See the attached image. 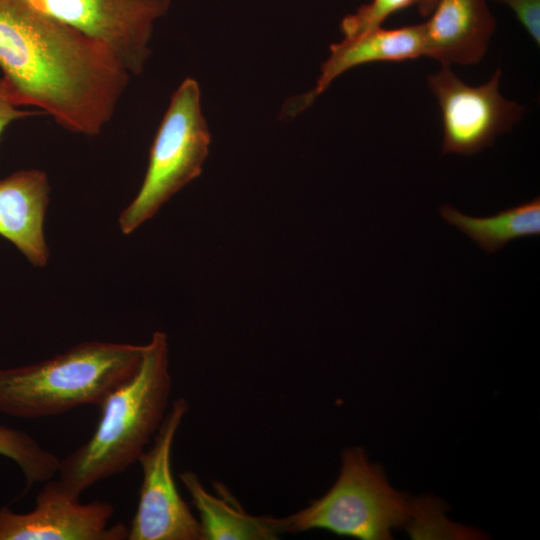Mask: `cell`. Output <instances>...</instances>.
<instances>
[{"label":"cell","instance_id":"e0dca14e","mask_svg":"<svg viewBox=\"0 0 540 540\" xmlns=\"http://www.w3.org/2000/svg\"><path fill=\"white\" fill-rule=\"evenodd\" d=\"M507 5L518 21L539 46L540 44V0H496Z\"/></svg>","mask_w":540,"mask_h":540},{"label":"cell","instance_id":"8992f818","mask_svg":"<svg viewBox=\"0 0 540 540\" xmlns=\"http://www.w3.org/2000/svg\"><path fill=\"white\" fill-rule=\"evenodd\" d=\"M189 410L177 398L167 411L150 449L138 459L142 482L129 540H201L199 521L180 496L172 474L171 453L177 431Z\"/></svg>","mask_w":540,"mask_h":540},{"label":"cell","instance_id":"ac0fdd59","mask_svg":"<svg viewBox=\"0 0 540 540\" xmlns=\"http://www.w3.org/2000/svg\"><path fill=\"white\" fill-rule=\"evenodd\" d=\"M43 114L39 110H26L19 106L5 80L0 76V141L7 127L14 121Z\"/></svg>","mask_w":540,"mask_h":540},{"label":"cell","instance_id":"3957f363","mask_svg":"<svg viewBox=\"0 0 540 540\" xmlns=\"http://www.w3.org/2000/svg\"><path fill=\"white\" fill-rule=\"evenodd\" d=\"M144 344L82 342L33 364L0 368V413L20 419L100 406L137 371Z\"/></svg>","mask_w":540,"mask_h":540},{"label":"cell","instance_id":"9c48e42d","mask_svg":"<svg viewBox=\"0 0 540 540\" xmlns=\"http://www.w3.org/2000/svg\"><path fill=\"white\" fill-rule=\"evenodd\" d=\"M114 507L107 501L81 503L54 478L44 482L35 506L25 513L0 507V540H123L128 526L109 525Z\"/></svg>","mask_w":540,"mask_h":540},{"label":"cell","instance_id":"52a82bcc","mask_svg":"<svg viewBox=\"0 0 540 540\" xmlns=\"http://www.w3.org/2000/svg\"><path fill=\"white\" fill-rule=\"evenodd\" d=\"M500 78L501 70L497 69L489 81L471 86L449 65L428 76V86L441 111L443 154H475L492 146L498 135L521 119L524 107L501 95Z\"/></svg>","mask_w":540,"mask_h":540},{"label":"cell","instance_id":"5b68a950","mask_svg":"<svg viewBox=\"0 0 540 540\" xmlns=\"http://www.w3.org/2000/svg\"><path fill=\"white\" fill-rule=\"evenodd\" d=\"M210 141L199 84L186 78L172 95L155 134L142 185L120 213L118 222L123 234L134 232L201 174Z\"/></svg>","mask_w":540,"mask_h":540},{"label":"cell","instance_id":"4fadbf2b","mask_svg":"<svg viewBox=\"0 0 540 540\" xmlns=\"http://www.w3.org/2000/svg\"><path fill=\"white\" fill-rule=\"evenodd\" d=\"M179 477L199 513L201 540H273L284 533L281 518L249 514L223 483H213L214 494L192 471Z\"/></svg>","mask_w":540,"mask_h":540},{"label":"cell","instance_id":"9a60e30c","mask_svg":"<svg viewBox=\"0 0 540 540\" xmlns=\"http://www.w3.org/2000/svg\"><path fill=\"white\" fill-rule=\"evenodd\" d=\"M0 455L20 468L25 480L23 494L33 485L56 477L58 472V456L43 448L28 433L3 425H0Z\"/></svg>","mask_w":540,"mask_h":540},{"label":"cell","instance_id":"2e32d148","mask_svg":"<svg viewBox=\"0 0 540 540\" xmlns=\"http://www.w3.org/2000/svg\"><path fill=\"white\" fill-rule=\"evenodd\" d=\"M420 0H371L362 5L355 13L343 18L340 30L344 38H351L366 31L381 27L393 13L400 11Z\"/></svg>","mask_w":540,"mask_h":540},{"label":"cell","instance_id":"30bf717a","mask_svg":"<svg viewBox=\"0 0 540 540\" xmlns=\"http://www.w3.org/2000/svg\"><path fill=\"white\" fill-rule=\"evenodd\" d=\"M426 56L423 24L394 29L378 27L330 46V55L321 66L315 88L284 108L293 116L310 106L334 79L345 71L372 62H399Z\"/></svg>","mask_w":540,"mask_h":540},{"label":"cell","instance_id":"6da1fadb","mask_svg":"<svg viewBox=\"0 0 540 540\" xmlns=\"http://www.w3.org/2000/svg\"><path fill=\"white\" fill-rule=\"evenodd\" d=\"M0 70L19 106L85 136L111 121L131 76L103 43L30 0H0Z\"/></svg>","mask_w":540,"mask_h":540},{"label":"cell","instance_id":"7c38bea8","mask_svg":"<svg viewBox=\"0 0 540 540\" xmlns=\"http://www.w3.org/2000/svg\"><path fill=\"white\" fill-rule=\"evenodd\" d=\"M49 193L48 176L39 169L19 170L0 180V236L35 267H44L49 258L44 232Z\"/></svg>","mask_w":540,"mask_h":540},{"label":"cell","instance_id":"277c9868","mask_svg":"<svg viewBox=\"0 0 540 540\" xmlns=\"http://www.w3.org/2000/svg\"><path fill=\"white\" fill-rule=\"evenodd\" d=\"M341 464L326 494L281 518L284 533L324 529L363 540H387L394 528L408 525L414 501L393 489L361 448L346 449Z\"/></svg>","mask_w":540,"mask_h":540},{"label":"cell","instance_id":"7a4b0ae2","mask_svg":"<svg viewBox=\"0 0 540 540\" xmlns=\"http://www.w3.org/2000/svg\"><path fill=\"white\" fill-rule=\"evenodd\" d=\"M171 387L167 335L156 331L144 344L136 373L99 406L92 436L60 459L56 480L61 489L79 499L91 486L138 462L167 413Z\"/></svg>","mask_w":540,"mask_h":540},{"label":"cell","instance_id":"ba28073f","mask_svg":"<svg viewBox=\"0 0 540 540\" xmlns=\"http://www.w3.org/2000/svg\"><path fill=\"white\" fill-rule=\"evenodd\" d=\"M41 11L108 47L130 75L150 56L155 22L171 0H30Z\"/></svg>","mask_w":540,"mask_h":540},{"label":"cell","instance_id":"d6986e66","mask_svg":"<svg viewBox=\"0 0 540 540\" xmlns=\"http://www.w3.org/2000/svg\"><path fill=\"white\" fill-rule=\"evenodd\" d=\"M437 0H420L418 5V11L422 16H428Z\"/></svg>","mask_w":540,"mask_h":540},{"label":"cell","instance_id":"5bb4252c","mask_svg":"<svg viewBox=\"0 0 540 540\" xmlns=\"http://www.w3.org/2000/svg\"><path fill=\"white\" fill-rule=\"evenodd\" d=\"M443 219L493 254L512 240L540 234L539 196L489 217H470L451 205L439 209Z\"/></svg>","mask_w":540,"mask_h":540},{"label":"cell","instance_id":"8fae6325","mask_svg":"<svg viewBox=\"0 0 540 540\" xmlns=\"http://www.w3.org/2000/svg\"><path fill=\"white\" fill-rule=\"evenodd\" d=\"M423 24L426 56L441 65L476 64L496 29L486 0H437Z\"/></svg>","mask_w":540,"mask_h":540}]
</instances>
